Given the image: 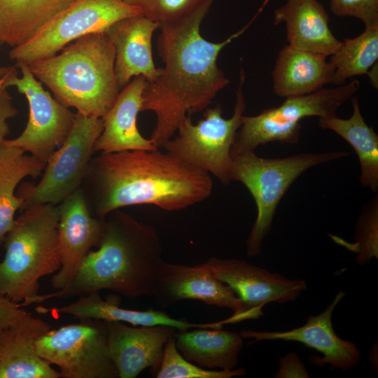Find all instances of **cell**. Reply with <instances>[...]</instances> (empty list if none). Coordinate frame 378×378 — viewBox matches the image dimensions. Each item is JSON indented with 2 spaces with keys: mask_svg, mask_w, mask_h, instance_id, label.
Segmentation results:
<instances>
[{
  "mask_svg": "<svg viewBox=\"0 0 378 378\" xmlns=\"http://www.w3.org/2000/svg\"><path fill=\"white\" fill-rule=\"evenodd\" d=\"M214 0H208L186 17L160 24L158 54L164 63L157 77L147 81L141 111H150L156 123L150 141L158 148L177 131L188 115L200 112L211 102L229 80L218 66L220 51L243 34L267 2L241 29L223 41L214 43L200 34V26Z\"/></svg>",
  "mask_w": 378,
  "mask_h": 378,
  "instance_id": "cell-1",
  "label": "cell"
},
{
  "mask_svg": "<svg viewBox=\"0 0 378 378\" xmlns=\"http://www.w3.org/2000/svg\"><path fill=\"white\" fill-rule=\"evenodd\" d=\"M96 217L124 206L153 204L176 211L211 194L210 174L167 152L132 150L92 157L83 185Z\"/></svg>",
  "mask_w": 378,
  "mask_h": 378,
  "instance_id": "cell-2",
  "label": "cell"
},
{
  "mask_svg": "<svg viewBox=\"0 0 378 378\" xmlns=\"http://www.w3.org/2000/svg\"><path fill=\"white\" fill-rule=\"evenodd\" d=\"M110 214L98 248L87 255L71 281L56 292L38 294L31 304L103 289L129 298L153 295L164 262L155 230L118 209Z\"/></svg>",
  "mask_w": 378,
  "mask_h": 378,
  "instance_id": "cell-3",
  "label": "cell"
},
{
  "mask_svg": "<svg viewBox=\"0 0 378 378\" xmlns=\"http://www.w3.org/2000/svg\"><path fill=\"white\" fill-rule=\"evenodd\" d=\"M115 58L113 42L102 31L80 37L56 55L27 64L61 104L86 117L102 118L120 91Z\"/></svg>",
  "mask_w": 378,
  "mask_h": 378,
  "instance_id": "cell-4",
  "label": "cell"
},
{
  "mask_svg": "<svg viewBox=\"0 0 378 378\" xmlns=\"http://www.w3.org/2000/svg\"><path fill=\"white\" fill-rule=\"evenodd\" d=\"M7 233L0 262V295L20 307L31 304L40 279L61 267L57 205L35 204L21 210Z\"/></svg>",
  "mask_w": 378,
  "mask_h": 378,
  "instance_id": "cell-5",
  "label": "cell"
},
{
  "mask_svg": "<svg viewBox=\"0 0 378 378\" xmlns=\"http://www.w3.org/2000/svg\"><path fill=\"white\" fill-rule=\"evenodd\" d=\"M350 154L347 151L300 153L282 158H264L255 152L232 159L230 181L242 183L254 199L257 216L246 239V253L260 254L270 231L276 208L293 183L305 171L318 164Z\"/></svg>",
  "mask_w": 378,
  "mask_h": 378,
  "instance_id": "cell-6",
  "label": "cell"
},
{
  "mask_svg": "<svg viewBox=\"0 0 378 378\" xmlns=\"http://www.w3.org/2000/svg\"><path fill=\"white\" fill-rule=\"evenodd\" d=\"M360 85L354 78L335 88H323L311 94L287 97L280 106L264 109L256 115H243L231 148L232 159L255 152L257 147L269 142L297 144L303 118L337 115V109L354 96Z\"/></svg>",
  "mask_w": 378,
  "mask_h": 378,
  "instance_id": "cell-7",
  "label": "cell"
},
{
  "mask_svg": "<svg viewBox=\"0 0 378 378\" xmlns=\"http://www.w3.org/2000/svg\"><path fill=\"white\" fill-rule=\"evenodd\" d=\"M239 76L231 118L223 117V109L219 104L208 108L204 118L197 125L192 124L191 115H188L177 130L178 136L168 139L161 146L183 162L212 174L223 184L230 181L231 148L246 108L242 91L245 74L242 68Z\"/></svg>",
  "mask_w": 378,
  "mask_h": 378,
  "instance_id": "cell-8",
  "label": "cell"
},
{
  "mask_svg": "<svg viewBox=\"0 0 378 378\" xmlns=\"http://www.w3.org/2000/svg\"><path fill=\"white\" fill-rule=\"evenodd\" d=\"M102 130V118L76 112L71 130L46 162L41 178L18 187L16 193L23 200L20 210L35 204L57 205L80 188Z\"/></svg>",
  "mask_w": 378,
  "mask_h": 378,
  "instance_id": "cell-9",
  "label": "cell"
},
{
  "mask_svg": "<svg viewBox=\"0 0 378 378\" xmlns=\"http://www.w3.org/2000/svg\"><path fill=\"white\" fill-rule=\"evenodd\" d=\"M143 15L125 0H74L23 44L12 48L9 57L26 64L58 53L85 35L106 31L125 18Z\"/></svg>",
  "mask_w": 378,
  "mask_h": 378,
  "instance_id": "cell-10",
  "label": "cell"
},
{
  "mask_svg": "<svg viewBox=\"0 0 378 378\" xmlns=\"http://www.w3.org/2000/svg\"><path fill=\"white\" fill-rule=\"evenodd\" d=\"M50 329L36 342L37 354L64 378H118L105 321L84 318Z\"/></svg>",
  "mask_w": 378,
  "mask_h": 378,
  "instance_id": "cell-11",
  "label": "cell"
},
{
  "mask_svg": "<svg viewBox=\"0 0 378 378\" xmlns=\"http://www.w3.org/2000/svg\"><path fill=\"white\" fill-rule=\"evenodd\" d=\"M16 67L20 70L22 76L18 77V74L10 77L6 87L13 86L24 94L29 104V120L20 135L7 139L4 146L20 148L46 163L66 139L75 113L43 88L27 64L16 62Z\"/></svg>",
  "mask_w": 378,
  "mask_h": 378,
  "instance_id": "cell-12",
  "label": "cell"
},
{
  "mask_svg": "<svg viewBox=\"0 0 378 378\" xmlns=\"http://www.w3.org/2000/svg\"><path fill=\"white\" fill-rule=\"evenodd\" d=\"M152 296L162 307L191 299L230 309L233 314L223 320L224 324L256 319L263 315L245 304L228 285L202 264L191 267L164 261Z\"/></svg>",
  "mask_w": 378,
  "mask_h": 378,
  "instance_id": "cell-13",
  "label": "cell"
},
{
  "mask_svg": "<svg viewBox=\"0 0 378 378\" xmlns=\"http://www.w3.org/2000/svg\"><path fill=\"white\" fill-rule=\"evenodd\" d=\"M57 206L61 267L53 274L51 285L59 290L71 281L92 248L99 246L104 234L106 218L92 216L82 188Z\"/></svg>",
  "mask_w": 378,
  "mask_h": 378,
  "instance_id": "cell-14",
  "label": "cell"
},
{
  "mask_svg": "<svg viewBox=\"0 0 378 378\" xmlns=\"http://www.w3.org/2000/svg\"><path fill=\"white\" fill-rule=\"evenodd\" d=\"M344 295L345 293L340 290L323 312L309 316L306 323L300 327L286 331L244 330L239 334L242 338L253 339L250 343L276 340L300 342L323 354V357H310L313 365H328L330 370L348 371L358 365L361 352L354 342L340 338L332 327L333 310Z\"/></svg>",
  "mask_w": 378,
  "mask_h": 378,
  "instance_id": "cell-15",
  "label": "cell"
},
{
  "mask_svg": "<svg viewBox=\"0 0 378 378\" xmlns=\"http://www.w3.org/2000/svg\"><path fill=\"white\" fill-rule=\"evenodd\" d=\"M202 265L245 304L262 313L266 304L294 301L307 287L302 279H289L241 260L211 257Z\"/></svg>",
  "mask_w": 378,
  "mask_h": 378,
  "instance_id": "cell-16",
  "label": "cell"
},
{
  "mask_svg": "<svg viewBox=\"0 0 378 378\" xmlns=\"http://www.w3.org/2000/svg\"><path fill=\"white\" fill-rule=\"evenodd\" d=\"M108 346L119 378H134L146 368L155 376L164 346L176 332L168 326L132 327L119 321H106Z\"/></svg>",
  "mask_w": 378,
  "mask_h": 378,
  "instance_id": "cell-17",
  "label": "cell"
},
{
  "mask_svg": "<svg viewBox=\"0 0 378 378\" xmlns=\"http://www.w3.org/2000/svg\"><path fill=\"white\" fill-rule=\"evenodd\" d=\"M50 329L46 321L28 314L0 330V378H60L36 349L38 339Z\"/></svg>",
  "mask_w": 378,
  "mask_h": 378,
  "instance_id": "cell-18",
  "label": "cell"
},
{
  "mask_svg": "<svg viewBox=\"0 0 378 378\" xmlns=\"http://www.w3.org/2000/svg\"><path fill=\"white\" fill-rule=\"evenodd\" d=\"M159 24L144 15L122 19L106 31L115 48V73L120 90L132 78L143 76L147 81L155 79L160 69L152 56V36Z\"/></svg>",
  "mask_w": 378,
  "mask_h": 378,
  "instance_id": "cell-19",
  "label": "cell"
},
{
  "mask_svg": "<svg viewBox=\"0 0 378 378\" xmlns=\"http://www.w3.org/2000/svg\"><path fill=\"white\" fill-rule=\"evenodd\" d=\"M146 84V79L143 76H135L120 91L115 103L102 118L103 130L95 143L94 151L158 149L150 139L140 134L136 126Z\"/></svg>",
  "mask_w": 378,
  "mask_h": 378,
  "instance_id": "cell-20",
  "label": "cell"
},
{
  "mask_svg": "<svg viewBox=\"0 0 378 378\" xmlns=\"http://www.w3.org/2000/svg\"><path fill=\"white\" fill-rule=\"evenodd\" d=\"M329 20L317 0H287L274 13V24H286L289 46L326 57L333 55L342 42L330 29Z\"/></svg>",
  "mask_w": 378,
  "mask_h": 378,
  "instance_id": "cell-21",
  "label": "cell"
},
{
  "mask_svg": "<svg viewBox=\"0 0 378 378\" xmlns=\"http://www.w3.org/2000/svg\"><path fill=\"white\" fill-rule=\"evenodd\" d=\"M326 57L288 44L284 46L272 73L274 94L284 98L302 96L332 83L335 69Z\"/></svg>",
  "mask_w": 378,
  "mask_h": 378,
  "instance_id": "cell-22",
  "label": "cell"
},
{
  "mask_svg": "<svg viewBox=\"0 0 378 378\" xmlns=\"http://www.w3.org/2000/svg\"><path fill=\"white\" fill-rule=\"evenodd\" d=\"M115 297L104 300L99 292L79 297L74 302L54 310L57 313L74 316L79 319L92 318L105 321H119L134 326H168L179 330L190 328H222L220 321L206 323H190L172 318L165 312L154 309L133 310L120 307Z\"/></svg>",
  "mask_w": 378,
  "mask_h": 378,
  "instance_id": "cell-23",
  "label": "cell"
},
{
  "mask_svg": "<svg viewBox=\"0 0 378 378\" xmlns=\"http://www.w3.org/2000/svg\"><path fill=\"white\" fill-rule=\"evenodd\" d=\"M174 337L182 356L204 368L233 370L243 347L240 334L221 328L178 330Z\"/></svg>",
  "mask_w": 378,
  "mask_h": 378,
  "instance_id": "cell-24",
  "label": "cell"
},
{
  "mask_svg": "<svg viewBox=\"0 0 378 378\" xmlns=\"http://www.w3.org/2000/svg\"><path fill=\"white\" fill-rule=\"evenodd\" d=\"M74 0H0V39L12 48L32 38Z\"/></svg>",
  "mask_w": 378,
  "mask_h": 378,
  "instance_id": "cell-25",
  "label": "cell"
},
{
  "mask_svg": "<svg viewBox=\"0 0 378 378\" xmlns=\"http://www.w3.org/2000/svg\"><path fill=\"white\" fill-rule=\"evenodd\" d=\"M353 113L348 119L337 115L318 118V125L323 129L330 130L354 149L360 167V182L364 187L373 192L378 189V135L369 126L360 113L357 97L351 98Z\"/></svg>",
  "mask_w": 378,
  "mask_h": 378,
  "instance_id": "cell-26",
  "label": "cell"
},
{
  "mask_svg": "<svg viewBox=\"0 0 378 378\" xmlns=\"http://www.w3.org/2000/svg\"><path fill=\"white\" fill-rule=\"evenodd\" d=\"M46 163L22 149L10 146L0 148V242L5 239L15 222V214L23 200L15 190L27 176L37 178Z\"/></svg>",
  "mask_w": 378,
  "mask_h": 378,
  "instance_id": "cell-27",
  "label": "cell"
},
{
  "mask_svg": "<svg viewBox=\"0 0 378 378\" xmlns=\"http://www.w3.org/2000/svg\"><path fill=\"white\" fill-rule=\"evenodd\" d=\"M378 61V26L365 28L358 36L346 38L330 62L334 67L333 84H344L354 76L368 75Z\"/></svg>",
  "mask_w": 378,
  "mask_h": 378,
  "instance_id": "cell-28",
  "label": "cell"
},
{
  "mask_svg": "<svg viewBox=\"0 0 378 378\" xmlns=\"http://www.w3.org/2000/svg\"><path fill=\"white\" fill-rule=\"evenodd\" d=\"M175 335V334H174ZM174 335L166 343L157 378H231L244 376V368L211 370L202 368L185 358L178 350Z\"/></svg>",
  "mask_w": 378,
  "mask_h": 378,
  "instance_id": "cell-29",
  "label": "cell"
},
{
  "mask_svg": "<svg viewBox=\"0 0 378 378\" xmlns=\"http://www.w3.org/2000/svg\"><path fill=\"white\" fill-rule=\"evenodd\" d=\"M338 244L356 253L358 265L370 262L378 258V204L377 197L370 202L360 216L356 228L355 242L349 243L331 236Z\"/></svg>",
  "mask_w": 378,
  "mask_h": 378,
  "instance_id": "cell-30",
  "label": "cell"
},
{
  "mask_svg": "<svg viewBox=\"0 0 378 378\" xmlns=\"http://www.w3.org/2000/svg\"><path fill=\"white\" fill-rule=\"evenodd\" d=\"M208 0H139L143 15L159 25L180 20Z\"/></svg>",
  "mask_w": 378,
  "mask_h": 378,
  "instance_id": "cell-31",
  "label": "cell"
},
{
  "mask_svg": "<svg viewBox=\"0 0 378 378\" xmlns=\"http://www.w3.org/2000/svg\"><path fill=\"white\" fill-rule=\"evenodd\" d=\"M330 7L337 16L360 20L365 28L378 26V0H330Z\"/></svg>",
  "mask_w": 378,
  "mask_h": 378,
  "instance_id": "cell-32",
  "label": "cell"
},
{
  "mask_svg": "<svg viewBox=\"0 0 378 378\" xmlns=\"http://www.w3.org/2000/svg\"><path fill=\"white\" fill-rule=\"evenodd\" d=\"M276 378L309 377L304 365L295 352H290L279 359Z\"/></svg>",
  "mask_w": 378,
  "mask_h": 378,
  "instance_id": "cell-33",
  "label": "cell"
},
{
  "mask_svg": "<svg viewBox=\"0 0 378 378\" xmlns=\"http://www.w3.org/2000/svg\"><path fill=\"white\" fill-rule=\"evenodd\" d=\"M18 110L13 105L12 97L7 89L0 90V148H1L6 137L10 133L8 120L15 117Z\"/></svg>",
  "mask_w": 378,
  "mask_h": 378,
  "instance_id": "cell-34",
  "label": "cell"
},
{
  "mask_svg": "<svg viewBox=\"0 0 378 378\" xmlns=\"http://www.w3.org/2000/svg\"><path fill=\"white\" fill-rule=\"evenodd\" d=\"M28 314L18 304L0 295V330L16 323Z\"/></svg>",
  "mask_w": 378,
  "mask_h": 378,
  "instance_id": "cell-35",
  "label": "cell"
},
{
  "mask_svg": "<svg viewBox=\"0 0 378 378\" xmlns=\"http://www.w3.org/2000/svg\"><path fill=\"white\" fill-rule=\"evenodd\" d=\"M18 74L16 66H0V90L7 89L6 83L8 79Z\"/></svg>",
  "mask_w": 378,
  "mask_h": 378,
  "instance_id": "cell-36",
  "label": "cell"
},
{
  "mask_svg": "<svg viewBox=\"0 0 378 378\" xmlns=\"http://www.w3.org/2000/svg\"><path fill=\"white\" fill-rule=\"evenodd\" d=\"M127 3L136 6V3L139 0H125Z\"/></svg>",
  "mask_w": 378,
  "mask_h": 378,
  "instance_id": "cell-37",
  "label": "cell"
},
{
  "mask_svg": "<svg viewBox=\"0 0 378 378\" xmlns=\"http://www.w3.org/2000/svg\"><path fill=\"white\" fill-rule=\"evenodd\" d=\"M1 44V39H0V45Z\"/></svg>",
  "mask_w": 378,
  "mask_h": 378,
  "instance_id": "cell-38",
  "label": "cell"
}]
</instances>
